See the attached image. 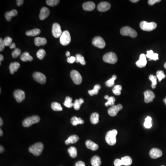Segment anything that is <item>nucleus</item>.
I'll return each mask as SVG.
<instances>
[{"label": "nucleus", "mask_w": 166, "mask_h": 166, "mask_svg": "<svg viewBox=\"0 0 166 166\" xmlns=\"http://www.w3.org/2000/svg\"><path fill=\"white\" fill-rule=\"evenodd\" d=\"M118 134V131L116 129L112 131H110L107 132L105 137V140L108 145H114L116 142V135Z\"/></svg>", "instance_id": "1"}, {"label": "nucleus", "mask_w": 166, "mask_h": 166, "mask_svg": "<svg viewBox=\"0 0 166 166\" xmlns=\"http://www.w3.org/2000/svg\"><path fill=\"white\" fill-rule=\"evenodd\" d=\"M43 149V144L40 142L35 143L29 148V152L33 154L35 156L40 155Z\"/></svg>", "instance_id": "2"}, {"label": "nucleus", "mask_w": 166, "mask_h": 166, "mask_svg": "<svg viewBox=\"0 0 166 166\" xmlns=\"http://www.w3.org/2000/svg\"><path fill=\"white\" fill-rule=\"evenodd\" d=\"M40 117L39 116H34L28 117L23 120V125L25 127H28L33 125V124H36L40 121Z\"/></svg>", "instance_id": "3"}, {"label": "nucleus", "mask_w": 166, "mask_h": 166, "mask_svg": "<svg viewBox=\"0 0 166 166\" xmlns=\"http://www.w3.org/2000/svg\"><path fill=\"white\" fill-rule=\"evenodd\" d=\"M140 27L141 29L145 31H150L154 30L157 28V24L153 22H148L146 21L141 22L140 24Z\"/></svg>", "instance_id": "4"}, {"label": "nucleus", "mask_w": 166, "mask_h": 166, "mask_svg": "<svg viewBox=\"0 0 166 166\" xmlns=\"http://www.w3.org/2000/svg\"><path fill=\"white\" fill-rule=\"evenodd\" d=\"M103 60L106 63L110 64H115L118 60L117 55L113 52L108 53L104 55Z\"/></svg>", "instance_id": "5"}, {"label": "nucleus", "mask_w": 166, "mask_h": 166, "mask_svg": "<svg viewBox=\"0 0 166 166\" xmlns=\"http://www.w3.org/2000/svg\"><path fill=\"white\" fill-rule=\"evenodd\" d=\"M120 33L125 36H130L131 37H136L137 36V33L134 29L129 27H125L120 30Z\"/></svg>", "instance_id": "6"}, {"label": "nucleus", "mask_w": 166, "mask_h": 166, "mask_svg": "<svg viewBox=\"0 0 166 166\" xmlns=\"http://www.w3.org/2000/svg\"><path fill=\"white\" fill-rule=\"evenodd\" d=\"M71 38L70 33L68 31H65L63 32L60 37V42L63 46H66L69 44L71 42Z\"/></svg>", "instance_id": "7"}, {"label": "nucleus", "mask_w": 166, "mask_h": 166, "mask_svg": "<svg viewBox=\"0 0 166 166\" xmlns=\"http://www.w3.org/2000/svg\"><path fill=\"white\" fill-rule=\"evenodd\" d=\"M71 77L75 84L78 85L82 83V76H81L80 72L76 70L72 71L71 72Z\"/></svg>", "instance_id": "8"}, {"label": "nucleus", "mask_w": 166, "mask_h": 166, "mask_svg": "<svg viewBox=\"0 0 166 166\" xmlns=\"http://www.w3.org/2000/svg\"><path fill=\"white\" fill-rule=\"evenodd\" d=\"M92 44L94 46L99 48H103L106 45V43L104 39L100 37H96L93 39L92 41Z\"/></svg>", "instance_id": "9"}, {"label": "nucleus", "mask_w": 166, "mask_h": 166, "mask_svg": "<svg viewBox=\"0 0 166 166\" xmlns=\"http://www.w3.org/2000/svg\"><path fill=\"white\" fill-rule=\"evenodd\" d=\"M52 32L53 36L55 38L60 37L62 33L60 25L58 23H54L52 26Z\"/></svg>", "instance_id": "10"}, {"label": "nucleus", "mask_w": 166, "mask_h": 166, "mask_svg": "<svg viewBox=\"0 0 166 166\" xmlns=\"http://www.w3.org/2000/svg\"><path fill=\"white\" fill-rule=\"evenodd\" d=\"M123 106L120 104L117 105H114L108 109V114L111 116H115L117 115L118 112L121 110Z\"/></svg>", "instance_id": "11"}, {"label": "nucleus", "mask_w": 166, "mask_h": 166, "mask_svg": "<svg viewBox=\"0 0 166 166\" xmlns=\"http://www.w3.org/2000/svg\"><path fill=\"white\" fill-rule=\"evenodd\" d=\"M13 96L18 102H21L25 98V92L21 90H17L13 92Z\"/></svg>", "instance_id": "12"}, {"label": "nucleus", "mask_w": 166, "mask_h": 166, "mask_svg": "<svg viewBox=\"0 0 166 166\" xmlns=\"http://www.w3.org/2000/svg\"><path fill=\"white\" fill-rule=\"evenodd\" d=\"M33 77L35 80L41 84H44L46 82V76L41 72H34V74H33Z\"/></svg>", "instance_id": "13"}, {"label": "nucleus", "mask_w": 166, "mask_h": 166, "mask_svg": "<svg viewBox=\"0 0 166 166\" xmlns=\"http://www.w3.org/2000/svg\"><path fill=\"white\" fill-rule=\"evenodd\" d=\"M145 96V103H149L153 101L155 98V95L152 91L150 90H146L144 92Z\"/></svg>", "instance_id": "14"}, {"label": "nucleus", "mask_w": 166, "mask_h": 166, "mask_svg": "<svg viewBox=\"0 0 166 166\" xmlns=\"http://www.w3.org/2000/svg\"><path fill=\"white\" fill-rule=\"evenodd\" d=\"M149 155L152 159H157L163 155V152L157 148H153L149 152Z\"/></svg>", "instance_id": "15"}, {"label": "nucleus", "mask_w": 166, "mask_h": 166, "mask_svg": "<svg viewBox=\"0 0 166 166\" xmlns=\"http://www.w3.org/2000/svg\"><path fill=\"white\" fill-rule=\"evenodd\" d=\"M136 64L138 67L140 68L145 67L147 64V60H146V55H145L144 54H140L139 59L136 62Z\"/></svg>", "instance_id": "16"}, {"label": "nucleus", "mask_w": 166, "mask_h": 166, "mask_svg": "<svg viewBox=\"0 0 166 166\" xmlns=\"http://www.w3.org/2000/svg\"><path fill=\"white\" fill-rule=\"evenodd\" d=\"M111 6L110 3L104 1L99 4L98 6V11L102 12H104L108 11L110 9Z\"/></svg>", "instance_id": "17"}, {"label": "nucleus", "mask_w": 166, "mask_h": 166, "mask_svg": "<svg viewBox=\"0 0 166 166\" xmlns=\"http://www.w3.org/2000/svg\"><path fill=\"white\" fill-rule=\"evenodd\" d=\"M50 14V11L48 8L46 7H43L42 8L39 15V18L42 21L47 18Z\"/></svg>", "instance_id": "18"}, {"label": "nucleus", "mask_w": 166, "mask_h": 166, "mask_svg": "<svg viewBox=\"0 0 166 166\" xmlns=\"http://www.w3.org/2000/svg\"><path fill=\"white\" fill-rule=\"evenodd\" d=\"M95 4L92 1H88L83 4V8L84 10L87 11H92L95 8Z\"/></svg>", "instance_id": "19"}, {"label": "nucleus", "mask_w": 166, "mask_h": 166, "mask_svg": "<svg viewBox=\"0 0 166 166\" xmlns=\"http://www.w3.org/2000/svg\"><path fill=\"white\" fill-rule=\"evenodd\" d=\"M86 145L87 148L92 151H96L99 148L98 145L96 143H95L90 140H88L86 141Z\"/></svg>", "instance_id": "20"}, {"label": "nucleus", "mask_w": 166, "mask_h": 166, "mask_svg": "<svg viewBox=\"0 0 166 166\" xmlns=\"http://www.w3.org/2000/svg\"><path fill=\"white\" fill-rule=\"evenodd\" d=\"M46 39L43 37H37L34 39V43L37 46H43L47 43Z\"/></svg>", "instance_id": "21"}, {"label": "nucleus", "mask_w": 166, "mask_h": 166, "mask_svg": "<svg viewBox=\"0 0 166 166\" xmlns=\"http://www.w3.org/2000/svg\"><path fill=\"white\" fill-rule=\"evenodd\" d=\"M146 56L149 59V61L151 60H157L159 59L158 54L157 53H154L151 50L147 51Z\"/></svg>", "instance_id": "22"}, {"label": "nucleus", "mask_w": 166, "mask_h": 166, "mask_svg": "<svg viewBox=\"0 0 166 166\" xmlns=\"http://www.w3.org/2000/svg\"><path fill=\"white\" fill-rule=\"evenodd\" d=\"M18 15V12L15 9H13L10 12H7L6 13L5 15V17L7 21H10L12 17H14Z\"/></svg>", "instance_id": "23"}, {"label": "nucleus", "mask_w": 166, "mask_h": 166, "mask_svg": "<svg viewBox=\"0 0 166 166\" xmlns=\"http://www.w3.org/2000/svg\"><path fill=\"white\" fill-rule=\"evenodd\" d=\"M79 140V137L77 135H73L68 137L65 141V143L69 145L70 143H77Z\"/></svg>", "instance_id": "24"}, {"label": "nucleus", "mask_w": 166, "mask_h": 166, "mask_svg": "<svg viewBox=\"0 0 166 166\" xmlns=\"http://www.w3.org/2000/svg\"><path fill=\"white\" fill-rule=\"evenodd\" d=\"M20 64L19 63L17 62L11 63L9 66V70L11 74H14L15 72H17V70L19 68Z\"/></svg>", "instance_id": "25"}, {"label": "nucleus", "mask_w": 166, "mask_h": 166, "mask_svg": "<svg viewBox=\"0 0 166 166\" xmlns=\"http://www.w3.org/2000/svg\"><path fill=\"white\" fill-rule=\"evenodd\" d=\"M122 165L125 166H129L131 165L132 163V160L131 158L128 156H125L123 157L121 159Z\"/></svg>", "instance_id": "26"}, {"label": "nucleus", "mask_w": 166, "mask_h": 166, "mask_svg": "<svg viewBox=\"0 0 166 166\" xmlns=\"http://www.w3.org/2000/svg\"><path fill=\"white\" fill-rule=\"evenodd\" d=\"M91 164L92 166H100L101 164V160L100 157L95 155L92 158Z\"/></svg>", "instance_id": "27"}, {"label": "nucleus", "mask_w": 166, "mask_h": 166, "mask_svg": "<svg viewBox=\"0 0 166 166\" xmlns=\"http://www.w3.org/2000/svg\"><path fill=\"white\" fill-rule=\"evenodd\" d=\"M21 60L22 62H27L30 61L31 62L33 60V57L31 56L28 52H24L21 54Z\"/></svg>", "instance_id": "28"}, {"label": "nucleus", "mask_w": 166, "mask_h": 166, "mask_svg": "<svg viewBox=\"0 0 166 166\" xmlns=\"http://www.w3.org/2000/svg\"><path fill=\"white\" fill-rule=\"evenodd\" d=\"M71 122L72 125L76 126L78 124H82L84 123V120L81 118H78L76 116L72 117L71 120Z\"/></svg>", "instance_id": "29"}, {"label": "nucleus", "mask_w": 166, "mask_h": 166, "mask_svg": "<svg viewBox=\"0 0 166 166\" xmlns=\"http://www.w3.org/2000/svg\"><path fill=\"white\" fill-rule=\"evenodd\" d=\"M40 33H41V31L40 29L36 28V29H33L32 30L27 31L25 34L27 36L34 37L40 34Z\"/></svg>", "instance_id": "30"}, {"label": "nucleus", "mask_w": 166, "mask_h": 166, "mask_svg": "<svg viewBox=\"0 0 166 166\" xmlns=\"http://www.w3.org/2000/svg\"><path fill=\"white\" fill-rule=\"evenodd\" d=\"M105 99H106L108 100L107 102H106L105 104V105L106 107H108V106H114V102L116 101V98L113 97V96H110L109 97V96L108 95L105 96H104Z\"/></svg>", "instance_id": "31"}, {"label": "nucleus", "mask_w": 166, "mask_h": 166, "mask_svg": "<svg viewBox=\"0 0 166 166\" xmlns=\"http://www.w3.org/2000/svg\"><path fill=\"white\" fill-rule=\"evenodd\" d=\"M99 115L97 113H93L90 116V122L93 124H98L99 122Z\"/></svg>", "instance_id": "32"}, {"label": "nucleus", "mask_w": 166, "mask_h": 166, "mask_svg": "<svg viewBox=\"0 0 166 166\" xmlns=\"http://www.w3.org/2000/svg\"><path fill=\"white\" fill-rule=\"evenodd\" d=\"M101 87L99 84H96L94 86L93 89L88 91V93L91 96H93L94 95H97L98 93L99 90L101 89Z\"/></svg>", "instance_id": "33"}, {"label": "nucleus", "mask_w": 166, "mask_h": 166, "mask_svg": "<svg viewBox=\"0 0 166 166\" xmlns=\"http://www.w3.org/2000/svg\"><path fill=\"white\" fill-rule=\"evenodd\" d=\"M84 102V100L82 98L77 99L75 101L74 104V107L75 110H78L80 108L81 105Z\"/></svg>", "instance_id": "34"}, {"label": "nucleus", "mask_w": 166, "mask_h": 166, "mask_svg": "<svg viewBox=\"0 0 166 166\" xmlns=\"http://www.w3.org/2000/svg\"><path fill=\"white\" fill-rule=\"evenodd\" d=\"M68 152L71 157L75 158L77 157V150L75 147H73V146L70 147L68 149Z\"/></svg>", "instance_id": "35"}, {"label": "nucleus", "mask_w": 166, "mask_h": 166, "mask_svg": "<svg viewBox=\"0 0 166 166\" xmlns=\"http://www.w3.org/2000/svg\"><path fill=\"white\" fill-rule=\"evenodd\" d=\"M51 108L55 111H60L62 110L63 108L60 104L57 102H53L51 104Z\"/></svg>", "instance_id": "36"}, {"label": "nucleus", "mask_w": 166, "mask_h": 166, "mask_svg": "<svg viewBox=\"0 0 166 166\" xmlns=\"http://www.w3.org/2000/svg\"><path fill=\"white\" fill-rule=\"evenodd\" d=\"M72 99L69 96H66V100L64 102V105L66 107L71 108L74 106V104H72Z\"/></svg>", "instance_id": "37"}, {"label": "nucleus", "mask_w": 166, "mask_h": 166, "mask_svg": "<svg viewBox=\"0 0 166 166\" xmlns=\"http://www.w3.org/2000/svg\"><path fill=\"white\" fill-rule=\"evenodd\" d=\"M146 128L149 129L152 126V118L150 116H147L145 119V122L143 124Z\"/></svg>", "instance_id": "38"}, {"label": "nucleus", "mask_w": 166, "mask_h": 166, "mask_svg": "<svg viewBox=\"0 0 166 166\" xmlns=\"http://www.w3.org/2000/svg\"><path fill=\"white\" fill-rule=\"evenodd\" d=\"M122 86L120 85H116L114 86L113 89L112 90L114 94L116 95H120L121 94V90H122Z\"/></svg>", "instance_id": "39"}, {"label": "nucleus", "mask_w": 166, "mask_h": 166, "mask_svg": "<svg viewBox=\"0 0 166 166\" xmlns=\"http://www.w3.org/2000/svg\"><path fill=\"white\" fill-rule=\"evenodd\" d=\"M116 78H117V76L115 75H113L110 79L106 81V83H105L106 86H107L108 87H110L113 86L114 84V81L116 80Z\"/></svg>", "instance_id": "40"}, {"label": "nucleus", "mask_w": 166, "mask_h": 166, "mask_svg": "<svg viewBox=\"0 0 166 166\" xmlns=\"http://www.w3.org/2000/svg\"><path fill=\"white\" fill-rule=\"evenodd\" d=\"M149 79L152 82V88L153 89H155L157 84V77L154 76L153 75H150L149 76Z\"/></svg>", "instance_id": "41"}, {"label": "nucleus", "mask_w": 166, "mask_h": 166, "mask_svg": "<svg viewBox=\"0 0 166 166\" xmlns=\"http://www.w3.org/2000/svg\"><path fill=\"white\" fill-rule=\"evenodd\" d=\"M76 62L77 63L80 62L82 65L86 64V61L84 60V57L80 54H76Z\"/></svg>", "instance_id": "42"}, {"label": "nucleus", "mask_w": 166, "mask_h": 166, "mask_svg": "<svg viewBox=\"0 0 166 166\" xmlns=\"http://www.w3.org/2000/svg\"><path fill=\"white\" fill-rule=\"evenodd\" d=\"M45 54H46V52L43 49H39L37 53V58L40 60L43 59Z\"/></svg>", "instance_id": "43"}, {"label": "nucleus", "mask_w": 166, "mask_h": 166, "mask_svg": "<svg viewBox=\"0 0 166 166\" xmlns=\"http://www.w3.org/2000/svg\"><path fill=\"white\" fill-rule=\"evenodd\" d=\"M157 77L159 82H161L163 79L166 78V75L164 74L163 71H158L157 72Z\"/></svg>", "instance_id": "44"}, {"label": "nucleus", "mask_w": 166, "mask_h": 166, "mask_svg": "<svg viewBox=\"0 0 166 166\" xmlns=\"http://www.w3.org/2000/svg\"><path fill=\"white\" fill-rule=\"evenodd\" d=\"M60 3L59 0H47L46 3L50 6L54 7Z\"/></svg>", "instance_id": "45"}, {"label": "nucleus", "mask_w": 166, "mask_h": 166, "mask_svg": "<svg viewBox=\"0 0 166 166\" xmlns=\"http://www.w3.org/2000/svg\"><path fill=\"white\" fill-rule=\"evenodd\" d=\"M12 39H11V37H7L4 39L3 42L5 44V46H10L12 43Z\"/></svg>", "instance_id": "46"}, {"label": "nucleus", "mask_w": 166, "mask_h": 166, "mask_svg": "<svg viewBox=\"0 0 166 166\" xmlns=\"http://www.w3.org/2000/svg\"><path fill=\"white\" fill-rule=\"evenodd\" d=\"M21 54V49H19V48H16V49H15V50L13 51V52H12V56L13 58H16L18 57Z\"/></svg>", "instance_id": "47"}, {"label": "nucleus", "mask_w": 166, "mask_h": 166, "mask_svg": "<svg viewBox=\"0 0 166 166\" xmlns=\"http://www.w3.org/2000/svg\"><path fill=\"white\" fill-rule=\"evenodd\" d=\"M67 62L69 63H70V64L73 63L75 62H76V57H75L74 56H71L69 57H68V59H67Z\"/></svg>", "instance_id": "48"}, {"label": "nucleus", "mask_w": 166, "mask_h": 166, "mask_svg": "<svg viewBox=\"0 0 166 166\" xmlns=\"http://www.w3.org/2000/svg\"><path fill=\"white\" fill-rule=\"evenodd\" d=\"M114 165L115 166H122V165L121 159H117L114 161Z\"/></svg>", "instance_id": "49"}, {"label": "nucleus", "mask_w": 166, "mask_h": 166, "mask_svg": "<svg viewBox=\"0 0 166 166\" xmlns=\"http://www.w3.org/2000/svg\"><path fill=\"white\" fill-rule=\"evenodd\" d=\"M5 45L4 43L3 40L2 39H0V51H2L3 50V49L5 48Z\"/></svg>", "instance_id": "50"}, {"label": "nucleus", "mask_w": 166, "mask_h": 166, "mask_svg": "<svg viewBox=\"0 0 166 166\" xmlns=\"http://www.w3.org/2000/svg\"><path fill=\"white\" fill-rule=\"evenodd\" d=\"M160 1H161L160 0H149V1H148V4H149V5L152 6V5H154V4L159 3Z\"/></svg>", "instance_id": "51"}, {"label": "nucleus", "mask_w": 166, "mask_h": 166, "mask_svg": "<svg viewBox=\"0 0 166 166\" xmlns=\"http://www.w3.org/2000/svg\"><path fill=\"white\" fill-rule=\"evenodd\" d=\"M75 166H86V164L83 161H78L75 163Z\"/></svg>", "instance_id": "52"}, {"label": "nucleus", "mask_w": 166, "mask_h": 166, "mask_svg": "<svg viewBox=\"0 0 166 166\" xmlns=\"http://www.w3.org/2000/svg\"><path fill=\"white\" fill-rule=\"evenodd\" d=\"M24 3L23 0H18L17 1V4L18 6H21V5H22Z\"/></svg>", "instance_id": "53"}, {"label": "nucleus", "mask_w": 166, "mask_h": 166, "mask_svg": "<svg viewBox=\"0 0 166 166\" xmlns=\"http://www.w3.org/2000/svg\"><path fill=\"white\" fill-rule=\"evenodd\" d=\"M10 48L11 49H13V48H16L15 44V43H12L11 44V45L10 46Z\"/></svg>", "instance_id": "54"}, {"label": "nucleus", "mask_w": 166, "mask_h": 166, "mask_svg": "<svg viewBox=\"0 0 166 166\" xmlns=\"http://www.w3.org/2000/svg\"><path fill=\"white\" fill-rule=\"evenodd\" d=\"M4 151V149L3 147V146L1 145V147H0V152H1V153H3Z\"/></svg>", "instance_id": "55"}, {"label": "nucleus", "mask_w": 166, "mask_h": 166, "mask_svg": "<svg viewBox=\"0 0 166 166\" xmlns=\"http://www.w3.org/2000/svg\"><path fill=\"white\" fill-rule=\"evenodd\" d=\"M3 56L2 54H1L0 55V62H1H1L3 60Z\"/></svg>", "instance_id": "56"}, {"label": "nucleus", "mask_w": 166, "mask_h": 166, "mask_svg": "<svg viewBox=\"0 0 166 166\" xmlns=\"http://www.w3.org/2000/svg\"><path fill=\"white\" fill-rule=\"evenodd\" d=\"M70 53L68 51H67V52H66V56L68 57L69 56H70Z\"/></svg>", "instance_id": "57"}, {"label": "nucleus", "mask_w": 166, "mask_h": 166, "mask_svg": "<svg viewBox=\"0 0 166 166\" xmlns=\"http://www.w3.org/2000/svg\"><path fill=\"white\" fill-rule=\"evenodd\" d=\"M0 122H1V123H0V125L1 126V125H3V120L1 118H0Z\"/></svg>", "instance_id": "58"}, {"label": "nucleus", "mask_w": 166, "mask_h": 166, "mask_svg": "<svg viewBox=\"0 0 166 166\" xmlns=\"http://www.w3.org/2000/svg\"><path fill=\"white\" fill-rule=\"evenodd\" d=\"M3 135V130H1V129H0V136H2Z\"/></svg>", "instance_id": "59"}, {"label": "nucleus", "mask_w": 166, "mask_h": 166, "mask_svg": "<svg viewBox=\"0 0 166 166\" xmlns=\"http://www.w3.org/2000/svg\"><path fill=\"white\" fill-rule=\"evenodd\" d=\"M131 1L132 3H137L138 1V0H132V1Z\"/></svg>", "instance_id": "60"}, {"label": "nucleus", "mask_w": 166, "mask_h": 166, "mask_svg": "<svg viewBox=\"0 0 166 166\" xmlns=\"http://www.w3.org/2000/svg\"><path fill=\"white\" fill-rule=\"evenodd\" d=\"M164 102H165V104L166 105V98L165 99H164Z\"/></svg>", "instance_id": "61"}, {"label": "nucleus", "mask_w": 166, "mask_h": 166, "mask_svg": "<svg viewBox=\"0 0 166 166\" xmlns=\"http://www.w3.org/2000/svg\"><path fill=\"white\" fill-rule=\"evenodd\" d=\"M164 68H165L166 69V62L165 63V64H164Z\"/></svg>", "instance_id": "62"}, {"label": "nucleus", "mask_w": 166, "mask_h": 166, "mask_svg": "<svg viewBox=\"0 0 166 166\" xmlns=\"http://www.w3.org/2000/svg\"></svg>", "instance_id": "63"}]
</instances>
